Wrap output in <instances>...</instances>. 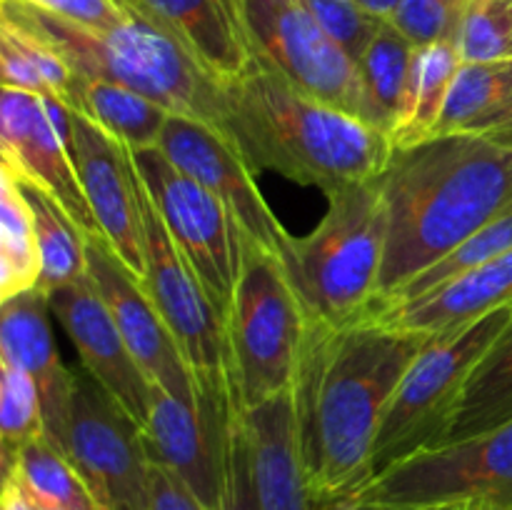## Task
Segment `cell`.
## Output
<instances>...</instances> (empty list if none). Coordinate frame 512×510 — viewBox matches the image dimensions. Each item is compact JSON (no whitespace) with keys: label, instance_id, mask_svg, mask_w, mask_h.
I'll use <instances>...</instances> for the list:
<instances>
[{"label":"cell","instance_id":"34","mask_svg":"<svg viewBox=\"0 0 512 510\" xmlns=\"http://www.w3.org/2000/svg\"><path fill=\"white\" fill-rule=\"evenodd\" d=\"M218 510H260L243 403L235 395L230 380L228 403H225V470Z\"/></svg>","mask_w":512,"mask_h":510},{"label":"cell","instance_id":"20","mask_svg":"<svg viewBox=\"0 0 512 510\" xmlns=\"http://www.w3.org/2000/svg\"><path fill=\"white\" fill-rule=\"evenodd\" d=\"M148 15L185 53L200 65L213 83H235L255 63L245 33L240 0H125Z\"/></svg>","mask_w":512,"mask_h":510},{"label":"cell","instance_id":"7","mask_svg":"<svg viewBox=\"0 0 512 510\" xmlns=\"http://www.w3.org/2000/svg\"><path fill=\"white\" fill-rule=\"evenodd\" d=\"M305 325L280 260L243 240V270L225 313L228 380L243 408L293 388Z\"/></svg>","mask_w":512,"mask_h":510},{"label":"cell","instance_id":"42","mask_svg":"<svg viewBox=\"0 0 512 510\" xmlns=\"http://www.w3.org/2000/svg\"><path fill=\"white\" fill-rule=\"evenodd\" d=\"M40 510H45V508H40Z\"/></svg>","mask_w":512,"mask_h":510},{"label":"cell","instance_id":"17","mask_svg":"<svg viewBox=\"0 0 512 510\" xmlns=\"http://www.w3.org/2000/svg\"><path fill=\"white\" fill-rule=\"evenodd\" d=\"M45 295L50 310L78 350L83 370H88L143 428L153 403V383L130 353L93 278L85 275L78 283Z\"/></svg>","mask_w":512,"mask_h":510},{"label":"cell","instance_id":"37","mask_svg":"<svg viewBox=\"0 0 512 510\" xmlns=\"http://www.w3.org/2000/svg\"><path fill=\"white\" fill-rule=\"evenodd\" d=\"M23 3L60 20L95 30L118 28L130 18V5L125 0H23Z\"/></svg>","mask_w":512,"mask_h":510},{"label":"cell","instance_id":"41","mask_svg":"<svg viewBox=\"0 0 512 510\" xmlns=\"http://www.w3.org/2000/svg\"><path fill=\"white\" fill-rule=\"evenodd\" d=\"M445 3H448V5H453V8H460V10H463L465 0H445Z\"/></svg>","mask_w":512,"mask_h":510},{"label":"cell","instance_id":"6","mask_svg":"<svg viewBox=\"0 0 512 510\" xmlns=\"http://www.w3.org/2000/svg\"><path fill=\"white\" fill-rule=\"evenodd\" d=\"M325 510H512V423L418 450Z\"/></svg>","mask_w":512,"mask_h":510},{"label":"cell","instance_id":"33","mask_svg":"<svg viewBox=\"0 0 512 510\" xmlns=\"http://www.w3.org/2000/svg\"><path fill=\"white\" fill-rule=\"evenodd\" d=\"M455 45L463 63L512 58V0H465Z\"/></svg>","mask_w":512,"mask_h":510},{"label":"cell","instance_id":"1","mask_svg":"<svg viewBox=\"0 0 512 510\" xmlns=\"http://www.w3.org/2000/svg\"><path fill=\"white\" fill-rule=\"evenodd\" d=\"M430 338L365 315L343 325L308 320L290 393L305 470L325 508L373 478L380 420Z\"/></svg>","mask_w":512,"mask_h":510},{"label":"cell","instance_id":"24","mask_svg":"<svg viewBox=\"0 0 512 510\" xmlns=\"http://www.w3.org/2000/svg\"><path fill=\"white\" fill-rule=\"evenodd\" d=\"M505 423H512V320L470 373L443 443L473 438Z\"/></svg>","mask_w":512,"mask_h":510},{"label":"cell","instance_id":"8","mask_svg":"<svg viewBox=\"0 0 512 510\" xmlns=\"http://www.w3.org/2000/svg\"><path fill=\"white\" fill-rule=\"evenodd\" d=\"M510 320L512 308L495 310L473 323L433 335L425 343L380 420L373 475L418 450L443 443L470 373Z\"/></svg>","mask_w":512,"mask_h":510},{"label":"cell","instance_id":"21","mask_svg":"<svg viewBox=\"0 0 512 510\" xmlns=\"http://www.w3.org/2000/svg\"><path fill=\"white\" fill-rule=\"evenodd\" d=\"M243 413L260 510H325L305 470L293 393L288 390Z\"/></svg>","mask_w":512,"mask_h":510},{"label":"cell","instance_id":"3","mask_svg":"<svg viewBox=\"0 0 512 510\" xmlns=\"http://www.w3.org/2000/svg\"><path fill=\"white\" fill-rule=\"evenodd\" d=\"M225 125L253 173L275 170L325 195L378 178L393 155L388 133L300 93L260 63L223 85Z\"/></svg>","mask_w":512,"mask_h":510},{"label":"cell","instance_id":"40","mask_svg":"<svg viewBox=\"0 0 512 510\" xmlns=\"http://www.w3.org/2000/svg\"><path fill=\"white\" fill-rule=\"evenodd\" d=\"M0 510H40L38 503L28 498L13 480L3 478V495H0Z\"/></svg>","mask_w":512,"mask_h":510},{"label":"cell","instance_id":"30","mask_svg":"<svg viewBox=\"0 0 512 510\" xmlns=\"http://www.w3.org/2000/svg\"><path fill=\"white\" fill-rule=\"evenodd\" d=\"M508 250H512V210L503 213L500 218H495L493 223L480 228L478 233H473L470 238H465L460 245H455V248L450 250V253H445L438 263H433L430 268H425L423 273L415 275L413 280H408V283H405L403 288L395 290L393 295L378 300L373 308H385V305H400L423 298V295L433 293V290L443 288V285L473 273L480 265L490 263V260L498 258V255L508 253Z\"/></svg>","mask_w":512,"mask_h":510},{"label":"cell","instance_id":"5","mask_svg":"<svg viewBox=\"0 0 512 510\" xmlns=\"http://www.w3.org/2000/svg\"><path fill=\"white\" fill-rule=\"evenodd\" d=\"M328 210L313 233L290 235L280 265L308 320L343 325L378 300L385 218L380 175L325 195Z\"/></svg>","mask_w":512,"mask_h":510},{"label":"cell","instance_id":"15","mask_svg":"<svg viewBox=\"0 0 512 510\" xmlns=\"http://www.w3.org/2000/svg\"><path fill=\"white\" fill-rule=\"evenodd\" d=\"M85 250H88V275L108 303L120 335L150 383L185 403L200 405L193 368L185 360L173 330L150 300L143 280L115 255L105 238H85Z\"/></svg>","mask_w":512,"mask_h":510},{"label":"cell","instance_id":"18","mask_svg":"<svg viewBox=\"0 0 512 510\" xmlns=\"http://www.w3.org/2000/svg\"><path fill=\"white\" fill-rule=\"evenodd\" d=\"M70 140L85 198L105 243L143 280V228L130 150L75 110H70Z\"/></svg>","mask_w":512,"mask_h":510},{"label":"cell","instance_id":"13","mask_svg":"<svg viewBox=\"0 0 512 510\" xmlns=\"http://www.w3.org/2000/svg\"><path fill=\"white\" fill-rule=\"evenodd\" d=\"M3 165L50 195L85 238H103L85 198L70 140V108L18 88L0 98Z\"/></svg>","mask_w":512,"mask_h":510},{"label":"cell","instance_id":"39","mask_svg":"<svg viewBox=\"0 0 512 510\" xmlns=\"http://www.w3.org/2000/svg\"><path fill=\"white\" fill-rule=\"evenodd\" d=\"M468 133H480L485 135V138H493L503 145H512V100L500 110H495V113L478 120L473 128H468Z\"/></svg>","mask_w":512,"mask_h":510},{"label":"cell","instance_id":"16","mask_svg":"<svg viewBox=\"0 0 512 510\" xmlns=\"http://www.w3.org/2000/svg\"><path fill=\"white\" fill-rule=\"evenodd\" d=\"M190 405L153 385L143 443L150 463L183 480L208 510H218L225 470V403L228 380L220 390H200Z\"/></svg>","mask_w":512,"mask_h":510},{"label":"cell","instance_id":"26","mask_svg":"<svg viewBox=\"0 0 512 510\" xmlns=\"http://www.w3.org/2000/svg\"><path fill=\"white\" fill-rule=\"evenodd\" d=\"M15 180L28 200L30 213H33L35 243H38L40 255V290L53 293L65 285L78 283L80 278L88 275L85 235L45 190L28 183L20 175H15Z\"/></svg>","mask_w":512,"mask_h":510},{"label":"cell","instance_id":"19","mask_svg":"<svg viewBox=\"0 0 512 510\" xmlns=\"http://www.w3.org/2000/svg\"><path fill=\"white\" fill-rule=\"evenodd\" d=\"M48 295L40 288L3 300L0 310V363L33 378L43 410V433L63 453L73 405L75 373L60 360L50 328Z\"/></svg>","mask_w":512,"mask_h":510},{"label":"cell","instance_id":"32","mask_svg":"<svg viewBox=\"0 0 512 510\" xmlns=\"http://www.w3.org/2000/svg\"><path fill=\"white\" fill-rule=\"evenodd\" d=\"M43 433V410L33 378L20 368L0 363V443L3 475L13 468L20 450Z\"/></svg>","mask_w":512,"mask_h":510},{"label":"cell","instance_id":"4","mask_svg":"<svg viewBox=\"0 0 512 510\" xmlns=\"http://www.w3.org/2000/svg\"><path fill=\"white\" fill-rule=\"evenodd\" d=\"M0 18L50 45L80 80L133 88L173 115L200 120L228 138L223 88L200 70L173 35L135 8L123 25L110 30L68 23L23 0H0Z\"/></svg>","mask_w":512,"mask_h":510},{"label":"cell","instance_id":"14","mask_svg":"<svg viewBox=\"0 0 512 510\" xmlns=\"http://www.w3.org/2000/svg\"><path fill=\"white\" fill-rule=\"evenodd\" d=\"M158 148L228 208L248 243L270 258L283 260L290 233L275 218L255 185L253 170L228 138L200 120L170 115Z\"/></svg>","mask_w":512,"mask_h":510},{"label":"cell","instance_id":"10","mask_svg":"<svg viewBox=\"0 0 512 510\" xmlns=\"http://www.w3.org/2000/svg\"><path fill=\"white\" fill-rule=\"evenodd\" d=\"M130 158L170 238L225 320L243 270L245 238L233 215L160 148L130 150Z\"/></svg>","mask_w":512,"mask_h":510},{"label":"cell","instance_id":"28","mask_svg":"<svg viewBox=\"0 0 512 510\" xmlns=\"http://www.w3.org/2000/svg\"><path fill=\"white\" fill-rule=\"evenodd\" d=\"M33 288H40L33 213L13 170L0 165V300Z\"/></svg>","mask_w":512,"mask_h":510},{"label":"cell","instance_id":"12","mask_svg":"<svg viewBox=\"0 0 512 510\" xmlns=\"http://www.w3.org/2000/svg\"><path fill=\"white\" fill-rule=\"evenodd\" d=\"M63 455L100 510H145L150 458L138 420L88 373H75Z\"/></svg>","mask_w":512,"mask_h":510},{"label":"cell","instance_id":"38","mask_svg":"<svg viewBox=\"0 0 512 510\" xmlns=\"http://www.w3.org/2000/svg\"><path fill=\"white\" fill-rule=\"evenodd\" d=\"M145 510H208L193 490L175 478L163 465L150 463V488H148V505Z\"/></svg>","mask_w":512,"mask_h":510},{"label":"cell","instance_id":"29","mask_svg":"<svg viewBox=\"0 0 512 510\" xmlns=\"http://www.w3.org/2000/svg\"><path fill=\"white\" fill-rule=\"evenodd\" d=\"M413 58V45L398 30L385 23L373 38V43L368 45L363 58L358 60L365 100H368L370 125L388 135H393L395 123H398Z\"/></svg>","mask_w":512,"mask_h":510},{"label":"cell","instance_id":"31","mask_svg":"<svg viewBox=\"0 0 512 510\" xmlns=\"http://www.w3.org/2000/svg\"><path fill=\"white\" fill-rule=\"evenodd\" d=\"M512 100V58L463 63L455 75L438 135L463 133Z\"/></svg>","mask_w":512,"mask_h":510},{"label":"cell","instance_id":"11","mask_svg":"<svg viewBox=\"0 0 512 510\" xmlns=\"http://www.w3.org/2000/svg\"><path fill=\"white\" fill-rule=\"evenodd\" d=\"M135 190H138L140 228H143L145 290L168 328L173 330L185 360L193 368L198 388L220 390L228 380V343H225L223 315L218 305L210 300L208 290L203 288L175 240L170 238L138 170H135Z\"/></svg>","mask_w":512,"mask_h":510},{"label":"cell","instance_id":"35","mask_svg":"<svg viewBox=\"0 0 512 510\" xmlns=\"http://www.w3.org/2000/svg\"><path fill=\"white\" fill-rule=\"evenodd\" d=\"M310 13L315 15L325 33L358 63L375 35L385 25L383 18L368 13L355 0H305Z\"/></svg>","mask_w":512,"mask_h":510},{"label":"cell","instance_id":"22","mask_svg":"<svg viewBox=\"0 0 512 510\" xmlns=\"http://www.w3.org/2000/svg\"><path fill=\"white\" fill-rule=\"evenodd\" d=\"M503 308H512V250L423 298L373 308L365 318L410 333L440 335Z\"/></svg>","mask_w":512,"mask_h":510},{"label":"cell","instance_id":"23","mask_svg":"<svg viewBox=\"0 0 512 510\" xmlns=\"http://www.w3.org/2000/svg\"><path fill=\"white\" fill-rule=\"evenodd\" d=\"M460 65H463V58H460L455 40L415 48L398 123L390 135L393 148H405V145L435 138Z\"/></svg>","mask_w":512,"mask_h":510},{"label":"cell","instance_id":"36","mask_svg":"<svg viewBox=\"0 0 512 510\" xmlns=\"http://www.w3.org/2000/svg\"><path fill=\"white\" fill-rule=\"evenodd\" d=\"M385 23L398 30L413 48L455 40L460 23V8L445 0H403Z\"/></svg>","mask_w":512,"mask_h":510},{"label":"cell","instance_id":"2","mask_svg":"<svg viewBox=\"0 0 512 510\" xmlns=\"http://www.w3.org/2000/svg\"><path fill=\"white\" fill-rule=\"evenodd\" d=\"M380 193L388 218L383 300L512 210V145L463 130L393 148Z\"/></svg>","mask_w":512,"mask_h":510},{"label":"cell","instance_id":"27","mask_svg":"<svg viewBox=\"0 0 512 510\" xmlns=\"http://www.w3.org/2000/svg\"><path fill=\"white\" fill-rule=\"evenodd\" d=\"M3 478L13 480L45 510H100L98 500L73 463L45 435L20 450L18 460Z\"/></svg>","mask_w":512,"mask_h":510},{"label":"cell","instance_id":"25","mask_svg":"<svg viewBox=\"0 0 512 510\" xmlns=\"http://www.w3.org/2000/svg\"><path fill=\"white\" fill-rule=\"evenodd\" d=\"M128 150L158 148L173 113L125 85L108 80H80V110Z\"/></svg>","mask_w":512,"mask_h":510},{"label":"cell","instance_id":"9","mask_svg":"<svg viewBox=\"0 0 512 510\" xmlns=\"http://www.w3.org/2000/svg\"><path fill=\"white\" fill-rule=\"evenodd\" d=\"M240 10L255 63L370 123L358 63L325 33L305 0H240Z\"/></svg>","mask_w":512,"mask_h":510}]
</instances>
